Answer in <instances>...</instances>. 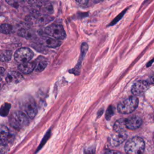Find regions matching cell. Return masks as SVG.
Returning a JSON list of instances; mask_svg holds the SVG:
<instances>
[{
  "mask_svg": "<svg viewBox=\"0 0 154 154\" xmlns=\"http://www.w3.org/2000/svg\"><path fill=\"white\" fill-rule=\"evenodd\" d=\"M144 148V141L139 137L130 138L125 146V150L126 154H142Z\"/></svg>",
  "mask_w": 154,
  "mask_h": 154,
  "instance_id": "obj_1",
  "label": "cell"
},
{
  "mask_svg": "<svg viewBox=\"0 0 154 154\" xmlns=\"http://www.w3.org/2000/svg\"><path fill=\"white\" fill-rule=\"evenodd\" d=\"M9 124L11 127L15 129H22L28 124V116L22 111H13L10 116Z\"/></svg>",
  "mask_w": 154,
  "mask_h": 154,
  "instance_id": "obj_2",
  "label": "cell"
},
{
  "mask_svg": "<svg viewBox=\"0 0 154 154\" xmlns=\"http://www.w3.org/2000/svg\"><path fill=\"white\" fill-rule=\"evenodd\" d=\"M138 105V100L135 96H130L121 101L117 106L118 111L124 114L133 112Z\"/></svg>",
  "mask_w": 154,
  "mask_h": 154,
  "instance_id": "obj_3",
  "label": "cell"
},
{
  "mask_svg": "<svg viewBox=\"0 0 154 154\" xmlns=\"http://www.w3.org/2000/svg\"><path fill=\"white\" fill-rule=\"evenodd\" d=\"M45 32L51 37H52L58 40L64 39L66 35L65 31L61 25L51 24L46 27Z\"/></svg>",
  "mask_w": 154,
  "mask_h": 154,
  "instance_id": "obj_4",
  "label": "cell"
},
{
  "mask_svg": "<svg viewBox=\"0 0 154 154\" xmlns=\"http://www.w3.org/2000/svg\"><path fill=\"white\" fill-rule=\"evenodd\" d=\"M32 51L28 48H22L17 49L14 53V60L19 63L29 62L33 57Z\"/></svg>",
  "mask_w": 154,
  "mask_h": 154,
  "instance_id": "obj_5",
  "label": "cell"
},
{
  "mask_svg": "<svg viewBox=\"0 0 154 154\" xmlns=\"http://www.w3.org/2000/svg\"><path fill=\"white\" fill-rule=\"evenodd\" d=\"M22 108L26 116L31 119L34 118L37 112V108L34 100L31 97H28L23 100Z\"/></svg>",
  "mask_w": 154,
  "mask_h": 154,
  "instance_id": "obj_6",
  "label": "cell"
},
{
  "mask_svg": "<svg viewBox=\"0 0 154 154\" xmlns=\"http://www.w3.org/2000/svg\"><path fill=\"white\" fill-rule=\"evenodd\" d=\"M150 84L147 81H138L132 85L131 92L134 96H140L149 88Z\"/></svg>",
  "mask_w": 154,
  "mask_h": 154,
  "instance_id": "obj_7",
  "label": "cell"
},
{
  "mask_svg": "<svg viewBox=\"0 0 154 154\" xmlns=\"http://www.w3.org/2000/svg\"><path fill=\"white\" fill-rule=\"evenodd\" d=\"M127 137V134L125 132H114L109 137V143L112 146L116 147L123 143Z\"/></svg>",
  "mask_w": 154,
  "mask_h": 154,
  "instance_id": "obj_8",
  "label": "cell"
},
{
  "mask_svg": "<svg viewBox=\"0 0 154 154\" xmlns=\"http://www.w3.org/2000/svg\"><path fill=\"white\" fill-rule=\"evenodd\" d=\"M40 43L48 48H55L61 45V42L51 36H42L40 39Z\"/></svg>",
  "mask_w": 154,
  "mask_h": 154,
  "instance_id": "obj_9",
  "label": "cell"
},
{
  "mask_svg": "<svg viewBox=\"0 0 154 154\" xmlns=\"http://www.w3.org/2000/svg\"><path fill=\"white\" fill-rule=\"evenodd\" d=\"M142 124L141 119L136 116L130 117L126 119V128L130 130H135L138 129Z\"/></svg>",
  "mask_w": 154,
  "mask_h": 154,
  "instance_id": "obj_10",
  "label": "cell"
},
{
  "mask_svg": "<svg viewBox=\"0 0 154 154\" xmlns=\"http://www.w3.org/2000/svg\"><path fill=\"white\" fill-rule=\"evenodd\" d=\"M6 81L8 84H17L23 79V76L18 72L11 71L7 74Z\"/></svg>",
  "mask_w": 154,
  "mask_h": 154,
  "instance_id": "obj_11",
  "label": "cell"
},
{
  "mask_svg": "<svg viewBox=\"0 0 154 154\" xmlns=\"http://www.w3.org/2000/svg\"><path fill=\"white\" fill-rule=\"evenodd\" d=\"M11 134L8 128L4 125H0V145H5L10 141Z\"/></svg>",
  "mask_w": 154,
  "mask_h": 154,
  "instance_id": "obj_12",
  "label": "cell"
},
{
  "mask_svg": "<svg viewBox=\"0 0 154 154\" xmlns=\"http://www.w3.org/2000/svg\"><path fill=\"white\" fill-rule=\"evenodd\" d=\"M35 67V61L27 62L25 63H22L18 66V69L22 73L25 74L30 73L33 71Z\"/></svg>",
  "mask_w": 154,
  "mask_h": 154,
  "instance_id": "obj_13",
  "label": "cell"
},
{
  "mask_svg": "<svg viewBox=\"0 0 154 154\" xmlns=\"http://www.w3.org/2000/svg\"><path fill=\"white\" fill-rule=\"evenodd\" d=\"M35 70L37 72L43 71L46 67L48 64L47 60L43 57H38L35 61Z\"/></svg>",
  "mask_w": 154,
  "mask_h": 154,
  "instance_id": "obj_14",
  "label": "cell"
},
{
  "mask_svg": "<svg viewBox=\"0 0 154 154\" xmlns=\"http://www.w3.org/2000/svg\"><path fill=\"white\" fill-rule=\"evenodd\" d=\"M126 119H121L116 122L114 125V131L117 132H125L126 129Z\"/></svg>",
  "mask_w": 154,
  "mask_h": 154,
  "instance_id": "obj_15",
  "label": "cell"
},
{
  "mask_svg": "<svg viewBox=\"0 0 154 154\" xmlns=\"http://www.w3.org/2000/svg\"><path fill=\"white\" fill-rule=\"evenodd\" d=\"M88 48V45L86 43H83L81 45V55H80V58H79L78 63L77 66L75 67V72L77 71V70H78V72H79V70L80 67H81V61H82V59L84 58V57H85V55L86 52H87Z\"/></svg>",
  "mask_w": 154,
  "mask_h": 154,
  "instance_id": "obj_16",
  "label": "cell"
},
{
  "mask_svg": "<svg viewBox=\"0 0 154 154\" xmlns=\"http://www.w3.org/2000/svg\"><path fill=\"white\" fill-rule=\"evenodd\" d=\"M12 53L10 51H4L0 53V60L3 62H7L10 60Z\"/></svg>",
  "mask_w": 154,
  "mask_h": 154,
  "instance_id": "obj_17",
  "label": "cell"
},
{
  "mask_svg": "<svg viewBox=\"0 0 154 154\" xmlns=\"http://www.w3.org/2000/svg\"><path fill=\"white\" fill-rule=\"evenodd\" d=\"M10 107H11V105L10 103H4L0 108V115L3 117L7 116L9 113Z\"/></svg>",
  "mask_w": 154,
  "mask_h": 154,
  "instance_id": "obj_18",
  "label": "cell"
},
{
  "mask_svg": "<svg viewBox=\"0 0 154 154\" xmlns=\"http://www.w3.org/2000/svg\"><path fill=\"white\" fill-rule=\"evenodd\" d=\"M12 31V27L8 23H3L0 26V32L3 34H10Z\"/></svg>",
  "mask_w": 154,
  "mask_h": 154,
  "instance_id": "obj_19",
  "label": "cell"
},
{
  "mask_svg": "<svg viewBox=\"0 0 154 154\" xmlns=\"http://www.w3.org/2000/svg\"><path fill=\"white\" fill-rule=\"evenodd\" d=\"M7 4L14 8H18L23 2V0H5Z\"/></svg>",
  "mask_w": 154,
  "mask_h": 154,
  "instance_id": "obj_20",
  "label": "cell"
},
{
  "mask_svg": "<svg viewBox=\"0 0 154 154\" xmlns=\"http://www.w3.org/2000/svg\"><path fill=\"white\" fill-rule=\"evenodd\" d=\"M114 112V108L112 106H110L108 108L106 114H105V117L107 120H109L110 118L113 116Z\"/></svg>",
  "mask_w": 154,
  "mask_h": 154,
  "instance_id": "obj_21",
  "label": "cell"
},
{
  "mask_svg": "<svg viewBox=\"0 0 154 154\" xmlns=\"http://www.w3.org/2000/svg\"><path fill=\"white\" fill-rule=\"evenodd\" d=\"M19 35L22 37L28 38L31 37V32L29 30L26 29H22L20 31H19Z\"/></svg>",
  "mask_w": 154,
  "mask_h": 154,
  "instance_id": "obj_22",
  "label": "cell"
},
{
  "mask_svg": "<svg viewBox=\"0 0 154 154\" xmlns=\"http://www.w3.org/2000/svg\"><path fill=\"white\" fill-rule=\"evenodd\" d=\"M126 11V9L125 10L123 11H122V12L121 13H120L119 14H118V16H116V17L112 20V21L110 23V24L109 25V26H112V25H115L119 20H120L121 19V18L123 16V15H124V14L125 13Z\"/></svg>",
  "mask_w": 154,
  "mask_h": 154,
  "instance_id": "obj_23",
  "label": "cell"
},
{
  "mask_svg": "<svg viewBox=\"0 0 154 154\" xmlns=\"http://www.w3.org/2000/svg\"><path fill=\"white\" fill-rule=\"evenodd\" d=\"M84 154H95V147L91 146L86 148L84 150Z\"/></svg>",
  "mask_w": 154,
  "mask_h": 154,
  "instance_id": "obj_24",
  "label": "cell"
},
{
  "mask_svg": "<svg viewBox=\"0 0 154 154\" xmlns=\"http://www.w3.org/2000/svg\"><path fill=\"white\" fill-rule=\"evenodd\" d=\"M89 0H76V1L81 5H85L87 4Z\"/></svg>",
  "mask_w": 154,
  "mask_h": 154,
  "instance_id": "obj_25",
  "label": "cell"
},
{
  "mask_svg": "<svg viewBox=\"0 0 154 154\" xmlns=\"http://www.w3.org/2000/svg\"><path fill=\"white\" fill-rule=\"evenodd\" d=\"M105 154H122L121 153L117 152V151H114V150H109L106 152Z\"/></svg>",
  "mask_w": 154,
  "mask_h": 154,
  "instance_id": "obj_26",
  "label": "cell"
},
{
  "mask_svg": "<svg viewBox=\"0 0 154 154\" xmlns=\"http://www.w3.org/2000/svg\"><path fill=\"white\" fill-rule=\"evenodd\" d=\"M150 84H154V73L152 74V75L149 78V80L148 81Z\"/></svg>",
  "mask_w": 154,
  "mask_h": 154,
  "instance_id": "obj_27",
  "label": "cell"
},
{
  "mask_svg": "<svg viewBox=\"0 0 154 154\" xmlns=\"http://www.w3.org/2000/svg\"><path fill=\"white\" fill-rule=\"evenodd\" d=\"M4 71H5V69H4L3 67H0V74L3 73L4 72Z\"/></svg>",
  "mask_w": 154,
  "mask_h": 154,
  "instance_id": "obj_28",
  "label": "cell"
},
{
  "mask_svg": "<svg viewBox=\"0 0 154 154\" xmlns=\"http://www.w3.org/2000/svg\"><path fill=\"white\" fill-rule=\"evenodd\" d=\"M97 1H103V0H97Z\"/></svg>",
  "mask_w": 154,
  "mask_h": 154,
  "instance_id": "obj_29",
  "label": "cell"
},
{
  "mask_svg": "<svg viewBox=\"0 0 154 154\" xmlns=\"http://www.w3.org/2000/svg\"><path fill=\"white\" fill-rule=\"evenodd\" d=\"M0 89H1V85H0Z\"/></svg>",
  "mask_w": 154,
  "mask_h": 154,
  "instance_id": "obj_30",
  "label": "cell"
},
{
  "mask_svg": "<svg viewBox=\"0 0 154 154\" xmlns=\"http://www.w3.org/2000/svg\"><path fill=\"white\" fill-rule=\"evenodd\" d=\"M0 154H1V152H0Z\"/></svg>",
  "mask_w": 154,
  "mask_h": 154,
  "instance_id": "obj_31",
  "label": "cell"
}]
</instances>
